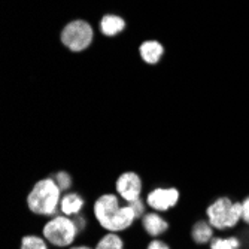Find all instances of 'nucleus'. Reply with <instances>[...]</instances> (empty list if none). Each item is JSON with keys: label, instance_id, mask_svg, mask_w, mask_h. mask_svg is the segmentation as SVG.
<instances>
[{"label": "nucleus", "instance_id": "nucleus-8", "mask_svg": "<svg viewBox=\"0 0 249 249\" xmlns=\"http://www.w3.org/2000/svg\"><path fill=\"white\" fill-rule=\"evenodd\" d=\"M142 227L145 230V233L151 237H158L164 233H167L169 230V222L167 219H164L158 212H148L145 213L142 218Z\"/></svg>", "mask_w": 249, "mask_h": 249}, {"label": "nucleus", "instance_id": "nucleus-19", "mask_svg": "<svg viewBox=\"0 0 249 249\" xmlns=\"http://www.w3.org/2000/svg\"><path fill=\"white\" fill-rule=\"evenodd\" d=\"M73 221H75V224H76V227H78V230H79V233H84L85 231V229H87V218L82 215V213H79V215H76V216H73Z\"/></svg>", "mask_w": 249, "mask_h": 249}, {"label": "nucleus", "instance_id": "nucleus-16", "mask_svg": "<svg viewBox=\"0 0 249 249\" xmlns=\"http://www.w3.org/2000/svg\"><path fill=\"white\" fill-rule=\"evenodd\" d=\"M55 182H57V185L60 187V190L64 193V191H69L71 188H72V176L67 173V172H55L53 176H51Z\"/></svg>", "mask_w": 249, "mask_h": 249}, {"label": "nucleus", "instance_id": "nucleus-1", "mask_svg": "<svg viewBox=\"0 0 249 249\" xmlns=\"http://www.w3.org/2000/svg\"><path fill=\"white\" fill-rule=\"evenodd\" d=\"M93 213L100 227L110 233L125 231L138 219L128 203L124 206L120 205V196H117V193L99 196L93 205Z\"/></svg>", "mask_w": 249, "mask_h": 249}, {"label": "nucleus", "instance_id": "nucleus-17", "mask_svg": "<svg viewBox=\"0 0 249 249\" xmlns=\"http://www.w3.org/2000/svg\"><path fill=\"white\" fill-rule=\"evenodd\" d=\"M128 205H130L131 209L134 211V213H136V216H138V219H141V218L146 213V212H145V203H143L142 198L134 200V201L128 203Z\"/></svg>", "mask_w": 249, "mask_h": 249}, {"label": "nucleus", "instance_id": "nucleus-5", "mask_svg": "<svg viewBox=\"0 0 249 249\" xmlns=\"http://www.w3.org/2000/svg\"><path fill=\"white\" fill-rule=\"evenodd\" d=\"M93 29L87 21L76 19L69 22L61 32V42L71 51L79 53L87 50L93 42Z\"/></svg>", "mask_w": 249, "mask_h": 249}, {"label": "nucleus", "instance_id": "nucleus-2", "mask_svg": "<svg viewBox=\"0 0 249 249\" xmlns=\"http://www.w3.org/2000/svg\"><path fill=\"white\" fill-rule=\"evenodd\" d=\"M61 193L53 178H43L27 194V208L37 216H55L60 211Z\"/></svg>", "mask_w": 249, "mask_h": 249}, {"label": "nucleus", "instance_id": "nucleus-13", "mask_svg": "<svg viewBox=\"0 0 249 249\" xmlns=\"http://www.w3.org/2000/svg\"><path fill=\"white\" fill-rule=\"evenodd\" d=\"M94 249H124V240L118 233L107 231L97 240Z\"/></svg>", "mask_w": 249, "mask_h": 249}, {"label": "nucleus", "instance_id": "nucleus-11", "mask_svg": "<svg viewBox=\"0 0 249 249\" xmlns=\"http://www.w3.org/2000/svg\"><path fill=\"white\" fill-rule=\"evenodd\" d=\"M141 55L142 58L148 63V64H155L160 61V58L163 57L164 48L160 42L157 40H146L141 45Z\"/></svg>", "mask_w": 249, "mask_h": 249}, {"label": "nucleus", "instance_id": "nucleus-21", "mask_svg": "<svg viewBox=\"0 0 249 249\" xmlns=\"http://www.w3.org/2000/svg\"><path fill=\"white\" fill-rule=\"evenodd\" d=\"M69 249H93V248L87 245H75V246H71Z\"/></svg>", "mask_w": 249, "mask_h": 249}, {"label": "nucleus", "instance_id": "nucleus-7", "mask_svg": "<svg viewBox=\"0 0 249 249\" xmlns=\"http://www.w3.org/2000/svg\"><path fill=\"white\" fill-rule=\"evenodd\" d=\"M142 190V179L136 172H124L115 180V191L125 203L141 198Z\"/></svg>", "mask_w": 249, "mask_h": 249}, {"label": "nucleus", "instance_id": "nucleus-12", "mask_svg": "<svg viewBox=\"0 0 249 249\" xmlns=\"http://www.w3.org/2000/svg\"><path fill=\"white\" fill-rule=\"evenodd\" d=\"M125 27V22L121 17L117 15H105L102 22H100V29L102 33L106 36H115L121 33Z\"/></svg>", "mask_w": 249, "mask_h": 249}, {"label": "nucleus", "instance_id": "nucleus-15", "mask_svg": "<svg viewBox=\"0 0 249 249\" xmlns=\"http://www.w3.org/2000/svg\"><path fill=\"white\" fill-rule=\"evenodd\" d=\"M209 249H240V240L237 237H213L209 242Z\"/></svg>", "mask_w": 249, "mask_h": 249}, {"label": "nucleus", "instance_id": "nucleus-3", "mask_svg": "<svg viewBox=\"0 0 249 249\" xmlns=\"http://www.w3.org/2000/svg\"><path fill=\"white\" fill-rule=\"evenodd\" d=\"M79 230L73 218L66 215L51 216L42 227V236L54 248H71L76 240Z\"/></svg>", "mask_w": 249, "mask_h": 249}, {"label": "nucleus", "instance_id": "nucleus-9", "mask_svg": "<svg viewBox=\"0 0 249 249\" xmlns=\"http://www.w3.org/2000/svg\"><path fill=\"white\" fill-rule=\"evenodd\" d=\"M84 206L85 200L82 196H79L78 193H66L60 201V212L66 216L73 218L82 212Z\"/></svg>", "mask_w": 249, "mask_h": 249}, {"label": "nucleus", "instance_id": "nucleus-14", "mask_svg": "<svg viewBox=\"0 0 249 249\" xmlns=\"http://www.w3.org/2000/svg\"><path fill=\"white\" fill-rule=\"evenodd\" d=\"M19 249H48V242L43 239V236L26 234L21 237Z\"/></svg>", "mask_w": 249, "mask_h": 249}, {"label": "nucleus", "instance_id": "nucleus-20", "mask_svg": "<svg viewBox=\"0 0 249 249\" xmlns=\"http://www.w3.org/2000/svg\"><path fill=\"white\" fill-rule=\"evenodd\" d=\"M242 205H243V221L249 225V197H246L243 201H242Z\"/></svg>", "mask_w": 249, "mask_h": 249}, {"label": "nucleus", "instance_id": "nucleus-18", "mask_svg": "<svg viewBox=\"0 0 249 249\" xmlns=\"http://www.w3.org/2000/svg\"><path fill=\"white\" fill-rule=\"evenodd\" d=\"M146 249H170V246L164 242V240H160V239H152Z\"/></svg>", "mask_w": 249, "mask_h": 249}, {"label": "nucleus", "instance_id": "nucleus-10", "mask_svg": "<svg viewBox=\"0 0 249 249\" xmlns=\"http://www.w3.org/2000/svg\"><path fill=\"white\" fill-rule=\"evenodd\" d=\"M191 239L196 245H206L213 239V227L209 221H197L191 229Z\"/></svg>", "mask_w": 249, "mask_h": 249}, {"label": "nucleus", "instance_id": "nucleus-4", "mask_svg": "<svg viewBox=\"0 0 249 249\" xmlns=\"http://www.w3.org/2000/svg\"><path fill=\"white\" fill-rule=\"evenodd\" d=\"M209 224L216 230L233 229L243 218V205L240 201L233 203L229 197H218L206 209Z\"/></svg>", "mask_w": 249, "mask_h": 249}, {"label": "nucleus", "instance_id": "nucleus-6", "mask_svg": "<svg viewBox=\"0 0 249 249\" xmlns=\"http://www.w3.org/2000/svg\"><path fill=\"white\" fill-rule=\"evenodd\" d=\"M180 198V193L175 187L163 188L158 187L148 193L146 196V205L154 209L155 212H169L175 208Z\"/></svg>", "mask_w": 249, "mask_h": 249}]
</instances>
